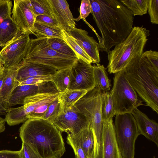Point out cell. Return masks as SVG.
Returning a JSON list of instances; mask_svg holds the SVG:
<instances>
[{
  "label": "cell",
  "mask_w": 158,
  "mask_h": 158,
  "mask_svg": "<svg viewBox=\"0 0 158 158\" xmlns=\"http://www.w3.org/2000/svg\"><path fill=\"white\" fill-rule=\"evenodd\" d=\"M62 110V104L58 97L51 103L41 118L52 123L59 116Z\"/></svg>",
  "instance_id": "obj_32"
},
{
  "label": "cell",
  "mask_w": 158,
  "mask_h": 158,
  "mask_svg": "<svg viewBox=\"0 0 158 158\" xmlns=\"http://www.w3.org/2000/svg\"><path fill=\"white\" fill-rule=\"evenodd\" d=\"M93 18L99 30V51L108 52L124 40L133 28L131 12L120 0H89Z\"/></svg>",
  "instance_id": "obj_1"
},
{
  "label": "cell",
  "mask_w": 158,
  "mask_h": 158,
  "mask_svg": "<svg viewBox=\"0 0 158 158\" xmlns=\"http://www.w3.org/2000/svg\"><path fill=\"white\" fill-rule=\"evenodd\" d=\"M30 0L33 11L37 16L46 15L54 18L48 0Z\"/></svg>",
  "instance_id": "obj_31"
},
{
  "label": "cell",
  "mask_w": 158,
  "mask_h": 158,
  "mask_svg": "<svg viewBox=\"0 0 158 158\" xmlns=\"http://www.w3.org/2000/svg\"><path fill=\"white\" fill-rule=\"evenodd\" d=\"M132 13L133 16L147 14L149 0H120Z\"/></svg>",
  "instance_id": "obj_29"
},
{
  "label": "cell",
  "mask_w": 158,
  "mask_h": 158,
  "mask_svg": "<svg viewBox=\"0 0 158 158\" xmlns=\"http://www.w3.org/2000/svg\"><path fill=\"white\" fill-rule=\"evenodd\" d=\"M4 68L3 65H2L0 61V70Z\"/></svg>",
  "instance_id": "obj_45"
},
{
  "label": "cell",
  "mask_w": 158,
  "mask_h": 158,
  "mask_svg": "<svg viewBox=\"0 0 158 158\" xmlns=\"http://www.w3.org/2000/svg\"><path fill=\"white\" fill-rule=\"evenodd\" d=\"M54 18L62 29L67 31L75 27L74 19L65 0H48Z\"/></svg>",
  "instance_id": "obj_17"
},
{
  "label": "cell",
  "mask_w": 158,
  "mask_h": 158,
  "mask_svg": "<svg viewBox=\"0 0 158 158\" xmlns=\"http://www.w3.org/2000/svg\"><path fill=\"white\" fill-rule=\"evenodd\" d=\"M24 59L49 66L59 70L71 68L77 58L65 56L57 52L49 46L47 37H42L30 40Z\"/></svg>",
  "instance_id": "obj_6"
},
{
  "label": "cell",
  "mask_w": 158,
  "mask_h": 158,
  "mask_svg": "<svg viewBox=\"0 0 158 158\" xmlns=\"http://www.w3.org/2000/svg\"><path fill=\"white\" fill-rule=\"evenodd\" d=\"M18 65L6 70V75L0 90V103L7 109H9L8 103L12 93L19 85L17 79Z\"/></svg>",
  "instance_id": "obj_20"
},
{
  "label": "cell",
  "mask_w": 158,
  "mask_h": 158,
  "mask_svg": "<svg viewBox=\"0 0 158 158\" xmlns=\"http://www.w3.org/2000/svg\"><path fill=\"white\" fill-rule=\"evenodd\" d=\"M142 55L147 59L154 69L158 72V52L150 50L143 52Z\"/></svg>",
  "instance_id": "obj_39"
},
{
  "label": "cell",
  "mask_w": 158,
  "mask_h": 158,
  "mask_svg": "<svg viewBox=\"0 0 158 158\" xmlns=\"http://www.w3.org/2000/svg\"><path fill=\"white\" fill-rule=\"evenodd\" d=\"M35 22L56 29L62 30L57 21L54 18L46 15L37 16Z\"/></svg>",
  "instance_id": "obj_36"
},
{
  "label": "cell",
  "mask_w": 158,
  "mask_h": 158,
  "mask_svg": "<svg viewBox=\"0 0 158 158\" xmlns=\"http://www.w3.org/2000/svg\"><path fill=\"white\" fill-rule=\"evenodd\" d=\"M102 158H123L117 141L113 118L103 121Z\"/></svg>",
  "instance_id": "obj_15"
},
{
  "label": "cell",
  "mask_w": 158,
  "mask_h": 158,
  "mask_svg": "<svg viewBox=\"0 0 158 158\" xmlns=\"http://www.w3.org/2000/svg\"><path fill=\"white\" fill-rule=\"evenodd\" d=\"M59 93H41L28 96L20 107L10 108L5 115L6 122L10 126L25 122L27 116L43 104L52 101L58 97Z\"/></svg>",
  "instance_id": "obj_9"
},
{
  "label": "cell",
  "mask_w": 158,
  "mask_h": 158,
  "mask_svg": "<svg viewBox=\"0 0 158 158\" xmlns=\"http://www.w3.org/2000/svg\"><path fill=\"white\" fill-rule=\"evenodd\" d=\"M140 135L154 143L158 147V123L150 119L144 113L137 108L132 112Z\"/></svg>",
  "instance_id": "obj_19"
},
{
  "label": "cell",
  "mask_w": 158,
  "mask_h": 158,
  "mask_svg": "<svg viewBox=\"0 0 158 158\" xmlns=\"http://www.w3.org/2000/svg\"><path fill=\"white\" fill-rule=\"evenodd\" d=\"M6 122L5 119L0 117V133L5 131Z\"/></svg>",
  "instance_id": "obj_43"
},
{
  "label": "cell",
  "mask_w": 158,
  "mask_h": 158,
  "mask_svg": "<svg viewBox=\"0 0 158 158\" xmlns=\"http://www.w3.org/2000/svg\"><path fill=\"white\" fill-rule=\"evenodd\" d=\"M148 11L151 23L158 24V0H149Z\"/></svg>",
  "instance_id": "obj_35"
},
{
  "label": "cell",
  "mask_w": 158,
  "mask_h": 158,
  "mask_svg": "<svg viewBox=\"0 0 158 158\" xmlns=\"http://www.w3.org/2000/svg\"><path fill=\"white\" fill-rule=\"evenodd\" d=\"M8 111V109L0 103V115H5Z\"/></svg>",
  "instance_id": "obj_44"
},
{
  "label": "cell",
  "mask_w": 158,
  "mask_h": 158,
  "mask_svg": "<svg viewBox=\"0 0 158 158\" xmlns=\"http://www.w3.org/2000/svg\"><path fill=\"white\" fill-rule=\"evenodd\" d=\"M66 31L79 44L92 59L93 63H99V44L88 35L87 31L76 27Z\"/></svg>",
  "instance_id": "obj_16"
},
{
  "label": "cell",
  "mask_w": 158,
  "mask_h": 158,
  "mask_svg": "<svg viewBox=\"0 0 158 158\" xmlns=\"http://www.w3.org/2000/svg\"><path fill=\"white\" fill-rule=\"evenodd\" d=\"M102 92L95 88L81 98L73 106L90 123L94 139V156H100L102 151L103 120L102 113Z\"/></svg>",
  "instance_id": "obj_5"
},
{
  "label": "cell",
  "mask_w": 158,
  "mask_h": 158,
  "mask_svg": "<svg viewBox=\"0 0 158 158\" xmlns=\"http://www.w3.org/2000/svg\"><path fill=\"white\" fill-rule=\"evenodd\" d=\"M71 68L57 70L52 77V81L54 84L59 93H64L68 90Z\"/></svg>",
  "instance_id": "obj_25"
},
{
  "label": "cell",
  "mask_w": 158,
  "mask_h": 158,
  "mask_svg": "<svg viewBox=\"0 0 158 158\" xmlns=\"http://www.w3.org/2000/svg\"><path fill=\"white\" fill-rule=\"evenodd\" d=\"M80 15L75 21H78L80 19L85 20L86 18L92 13V9L89 0H82L79 9Z\"/></svg>",
  "instance_id": "obj_38"
},
{
  "label": "cell",
  "mask_w": 158,
  "mask_h": 158,
  "mask_svg": "<svg viewBox=\"0 0 158 158\" xmlns=\"http://www.w3.org/2000/svg\"><path fill=\"white\" fill-rule=\"evenodd\" d=\"M57 71L54 67L24 59L18 65L17 79L19 82L31 77L53 76Z\"/></svg>",
  "instance_id": "obj_18"
},
{
  "label": "cell",
  "mask_w": 158,
  "mask_h": 158,
  "mask_svg": "<svg viewBox=\"0 0 158 158\" xmlns=\"http://www.w3.org/2000/svg\"><path fill=\"white\" fill-rule=\"evenodd\" d=\"M102 113L103 121L113 118L115 113L110 92H102Z\"/></svg>",
  "instance_id": "obj_30"
},
{
  "label": "cell",
  "mask_w": 158,
  "mask_h": 158,
  "mask_svg": "<svg viewBox=\"0 0 158 158\" xmlns=\"http://www.w3.org/2000/svg\"><path fill=\"white\" fill-rule=\"evenodd\" d=\"M67 142L72 148L75 158H87L78 140L73 135L68 134Z\"/></svg>",
  "instance_id": "obj_33"
},
{
  "label": "cell",
  "mask_w": 158,
  "mask_h": 158,
  "mask_svg": "<svg viewBox=\"0 0 158 158\" xmlns=\"http://www.w3.org/2000/svg\"><path fill=\"white\" fill-rule=\"evenodd\" d=\"M87 92L85 90L68 89L64 93H59L58 98L61 103L63 110L72 108Z\"/></svg>",
  "instance_id": "obj_24"
},
{
  "label": "cell",
  "mask_w": 158,
  "mask_h": 158,
  "mask_svg": "<svg viewBox=\"0 0 158 158\" xmlns=\"http://www.w3.org/2000/svg\"><path fill=\"white\" fill-rule=\"evenodd\" d=\"M93 66L95 88L102 92L109 91L110 88V81L106 71L107 68L99 63L94 64Z\"/></svg>",
  "instance_id": "obj_23"
},
{
  "label": "cell",
  "mask_w": 158,
  "mask_h": 158,
  "mask_svg": "<svg viewBox=\"0 0 158 158\" xmlns=\"http://www.w3.org/2000/svg\"><path fill=\"white\" fill-rule=\"evenodd\" d=\"M0 158H21L20 151H0Z\"/></svg>",
  "instance_id": "obj_41"
},
{
  "label": "cell",
  "mask_w": 158,
  "mask_h": 158,
  "mask_svg": "<svg viewBox=\"0 0 158 158\" xmlns=\"http://www.w3.org/2000/svg\"><path fill=\"white\" fill-rule=\"evenodd\" d=\"M150 35L149 31L145 27H133L124 40L107 52L108 72L115 74L140 58Z\"/></svg>",
  "instance_id": "obj_4"
},
{
  "label": "cell",
  "mask_w": 158,
  "mask_h": 158,
  "mask_svg": "<svg viewBox=\"0 0 158 158\" xmlns=\"http://www.w3.org/2000/svg\"><path fill=\"white\" fill-rule=\"evenodd\" d=\"M20 151L21 158H40L38 155L28 146L22 142Z\"/></svg>",
  "instance_id": "obj_40"
},
{
  "label": "cell",
  "mask_w": 158,
  "mask_h": 158,
  "mask_svg": "<svg viewBox=\"0 0 158 158\" xmlns=\"http://www.w3.org/2000/svg\"><path fill=\"white\" fill-rule=\"evenodd\" d=\"M61 132L53 124L41 118H30L20 127L22 142L40 158H60L65 152Z\"/></svg>",
  "instance_id": "obj_2"
},
{
  "label": "cell",
  "mask_w": 158,
  "mask_h": 158,
  "mask_svg": "<svg viewBox=\"0 0 158 158\" xmlns=\"http://www.w3.org/2000/svg\"><path fill=\"white\" fill-rule=\"evenodd\" d=\"M79 142L87 158H93L94 139L91 125L89 122L81 131L73 135Z\"/></svg>",
  "instance_id": "obj_21"
},
{
  "label": "cell",
  "mask_w": 158,
  "mask_h": 158,
  "mask_svg": "<svg viewBox=\"0 0 158 158\" xmlns=\"http://www.w3.org/2000/svg\"><path fill=\"white\" fill-rule=\"evenodd\" d=\"M110 93L115 115L131 113L143 105V101L129 82L123 70L115 73L113 86Z\"/></svg>",
  "instance_id": "obj_7"
},
{
  "label": "cell",
  "mask_w": 158,
  "mask_h": 158,
  "mask_svg": "<svg viewBox=\"0 0 158 158\" xmlns=\"http://www.w3.org/2000/svg\"><path fill=\"white\" fill-rule=\"evenodd\" d=\"M41 93L59 92L52 81L34 85H19L12 93L9 101V108L17 105H23L26 97Z\"/></svg>",
  "instance_id": "obj_14"
},
{
  "label": "cell",
  "mask_w": 158,
  "mask_h": 158,
  "mask_svg": "<svg viewBox=\"0 0 158 158\" xmlns=\"http://www.w3.org/2000/svg\"><path fill=\"white\" fill-rule=\"evenodd\" d=\"M123 70L129 82L146 105L158 114V72L142 55Z\"/></svg>",
  "instance_id": "obj_3"
},
{
  "label": "cell",
  "mask_w": 158,
  "mask_h": 158,
  "mask_svg": "<svg viewBox=\"0 0 158 158\" xmlns=\"http://www.w3.org/2000/svg\"><path fill=\"white\" fill-rule=\"evenodd\" d=\"M89 122L83 115L73 106L63 110L52 123L61 132L73 135L84 128Z\"/></svg>",
  "instance_id": "obj_13"
},
{
  "label": "cell",
  "mask_w": 158,
  "mask_h": 158,
  "mask_svg": "<svg viewBox=\"0 0 158 158\" xmlns=\"http://www.w3.org/2000/svg\"><path fill=\"white\" fill-rule=\"evenodd\" d=\"M95 87L93 66L77 59L71 68L68 89L85 90L88 92Z\"/></svg>",
  "instance_id": "obj_12"
},
{
  "label": "cell",
  "mask_w": 158,
  "mask_h": 158,
  "mask_svg": "<svg viewBox=\"0 0 158 158\" xmlns=\"http://www.w3.org/2000/svg\"><path fill=\"white\" fill-rule=\"evenodd\" d=\"M47 42L52 49L60 53L70 57L77 58L76 53L63 39L56 38H47Z\"/></svg>",
  "instance_id": "obj_28"
},
{
  "label": "cell",
  "mask_w": 158,
  "mask_h": 158,
  "mask_svg": "<svg viewBox=\"0 0 158 158\" xmlns=\"http://www.w3.org/2000/svg\"><path fill=\"white\" fill-rule=\"evenodd\" d=\"M30 40L29 35L20 34L0 50V61L5 70L17 66L25 58Z\"/></svg>",
  "instance_id": "obj_10"
},
{
  "label": "cell",
  "mask_w": 158,
  "mask_h": 158,
  "mask_svg": "<svg viewBox=\"0 0 158 158\" xmlns=\"http://www.w3.org/2000/svg\"><path fill=\"white\" fill-rule=\"evenodd\" d=\"M20 34L11 17L0 20V47H4Z\"/></svg>",
  "instance_id": "obj_22"
},
{
  "label": "cell",
  "mask_w": 158,
  "mask_h": 158,
  "mask_svg": "<svg viewBox=\"0 0 158 158\" xmlns=\"http://www.w3.org/2000/svg\"><path fill=\"white\" fill-rule=\"evenodd\" d=\"M12 2L9 0H0V20L11 17Z\"/></svg>",
  "instance_id": "obj_37"
},
{
  "label": "cell",
  "mask_w": 158,
  "mask_h": 158,
  "mask_svg": "<svg viewBox=\"0 0 158 158\" xmlns=\"http://www.w3.org/2000/svg\"><path fill=\"white\" fill-rule=\"evenodd\" d=\"M61 33L63 40L76 53L78 59L88 64L93 63L91 58L73 38L63 29L61 30Z\"/></svg>",
  "instance_id": "obj_26"
},
{
  "label": "cell",
  "mask_w": 158,
  "mask_h": 158,
  "mask_svg": "<svg viewBox=\"0 0 158 158\" xmlns=\"http://www.w3.org/2000/svg\"><path fill=\"white\" fill-rule=\"evenodd\" d=\"M11 18L21 34L34 35L33 28L37 16L30 0H15Z\"/></svg>",
  "instance_id": "obj_11"
},
{
  "label": "cell",
  "mask_w": 158,
  "mask_h": 158,
  "mask_svg": "<svg viewBox=\"0 0 158 158\" xmlns=\"http://www.w3.org/2000/svg\"><path fill=\"white\" fill-rule=\"evenodd\" d=\"M61 30L56 29L35 22L33 32L37 38H56L63 39Z\"/></svg>",
  "instance_id": "obj_27"
},
{
  "label": "cell",
  "mask_w": 158,
  "mask_h": 158,
  "mask_svg": "<svg viewBox=\"0 0 158 158\" xmlns=\"http://www.w3.org/2000/svg\"><path fill=\"white\" fill-rule=\"evenodd\" d=\"M116 115L114 128L119 148L123 158H135V144L140 135L131 113Z\"/></svg>",
  "instance_id": "obj_8"
},
{
  "label": "cell",
  "mask_w": 158,
  "mask_h": 158,
  "mask_svg": "<svg viewBox=\"0 0 158 158\" xmlns=\"http://www.w3.org/2000/svg\"><path fill=\"white\" fill-rule=\"evenodd\" d=\"M53 76H37L28 77L19 81V85H34L52 81Z\"/></svg>",
  "instance_id": "obj_34"
},
{
  "label": "cell",
  "mask_w": 158,
  "mask_h": 158,
  "mask_svg": "<svg viewBox=\"0 0 158 158\" xmlns=\"http://www.w3.org/2000/svg\"><path fill=\"white\" fill-rule=\"evenodd\" d=\"M6 73V70L4 68L0 70V90L3 85Z\"/></svg>",
  "instance_id": "obj_42"
}]
</instances>
